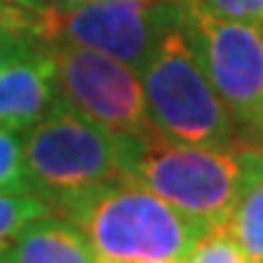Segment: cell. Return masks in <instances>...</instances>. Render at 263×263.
Segmentation results:
<instances>
[{
    "label": "cell",
    "instance_id": "18",
    "mask_svg": "<svg viewBox=\"0 0 263 263\" xmlns=\"http://www.w3.org/2000/svg\"><path fill=\"white\" fill-rule=\"evenodd\" d=\"M151 263H180V260H151Z\"/></svg>",
    "mask_w": 263,
    "mask_h": 263
},
{
    "label": "cell",
    "instance_id": "5",
    "mask_svg": "<svg viewBox=\"0 0 263 263\" xmlns=\"http://www.w3.org/2000/svg\"><path fill=\"white\" fill-rule=\"evenodd\" d=\"M185 0H94L78 6H46L35 35L46 46H73L145 67L164 27L183 14Z\"/></svg>",
    "mask_w": 263,
    "mask_h": 263
},
{
    "label": "cell",
    "instance_id": "2",
    "mask_svg": "<svg viewBox=\"0 0 263 263\" xmlns=\"http://www.w3.org/2000/svg\"><path fill=\"white\" fill-rule=\"evenodd\" d=\"M59 215L86 234L100 263H183L212 231L129 177L91 191Z\"/></svg>",
    "mask_w": 263,
    "mask_h": 263
},
{
    "label": "cell",
    "instance_id": "3",
    "mask_svg": "<svg viewBox=\"0 0 263 263\" xmlns=\"http://www.w3.org/2000/svg\"><path fill=\"white\" fill-rule=\"evenodd\" d=\"M140 81L151 124L161 137L204 148H231L245 142L229 107L201 70L185 32V8L159 35L145 67L140 70Z\"/></svg>",
    "mask_w": 263,
    "mask_h": 263
},
{
    "label": "cell",
    "instance_id": "8",
    "mask_svg": "<svg viewBox=\"0 0 263 263\" xmlns=\"http://www.w3.org/2000/svg\"><path fill=\"white\" fill-rule=\"evenodd\" d=\"M57 105H62L57 67L46 43L0 73V129L30 132Z\"/></svg>",
    "mask_w": 263,
    "mask_h": 263
},
{
    "label": "cell",
    "instance_id": "11",
    "mask_svg": "<svg viewBox=\"0 0 263 263\" xmlns=\"http://www.w3.org/2000/svg\"><path fill=\"white\" fill-rule=\"evenodd\" d=\"M51 215L49 201L32 191H8L0 194V253L38 218Z\"/></svg>",
    "mask_w": 263,
    "mask_h": 263
},
{
    "label": "cell",
    "instance_id": "7",
    "mask_svg": "<svg viewBox=\"0 0 263 263\" xmlns=\"http://www.w3.org/2000/svg\"><path fill=\"white\" fill-rule=\"evenodd\" d=\"M49 49L62 105L124 137H148L156 132L137 70L97 51L73 46Z\"/></svg>",
    "mask_w": 263,
    "mask_h": 263
},
{
    "label": "cell",
    "instance_id": "10",
    "mask_svg": "<svg viewBox=\"0 0 263 263\" xmlns=\"http://www.w3.org/2000/svg\"><path fill=\"white\" fill-rule=\"evenodd\" d=\"M226 231L236 239L250 260L263 263V177L239 199Z\"/></svg>",
    "mask_w": 263,
    "mask_h": 263
},
{
    "label": "cell",
    "instance_id": "6",
    "mask_svg": "<svg viewBox=\"0 0 263 263\" xmlns=\"http://www.w3.org/2000/svg\"><path fill=\"white\" fill-rule=\"evenodd\" d=\"M185 32L242 140L263 148V25L212 16L185 0Z\"/></svg>",
    "mask_w": 263,
    "mask_h": 263
},
{
    "label": "cell",
    "instance_id": "17",
    "mask_svg": "<svg viewBox=\"0 0 263 263\" xmlns=\"http://www.w3.org/2000/svg\"><path fill=\"white\" fill-rule=\"evenodd\" d=\"M78 3H94V0H54V6H78Z\"/></svg>",
    "mask_w": 263,
    "mask_h": 263
},
{
    "label": "cell",
    "instance_id": "9",
    "mask_svg": "<svg viewBox=\"0 0 263 263\" xmlns=\"http://www.w3.org/2000/svg\"><path fill=\"white\" fill-rule=\"evenodd\" d=\"M0 263H100V258L76 223L46 215L0 253Z\"/></svg>",
    "mask_w": 263,
    "mask_h": 263
},
{
    "label": "cell",
    "instance_id": "15",
    "mask_svg": "<svg viewBox=\"0 0 263 263\" xmlns=\"http://www.w3.org/2000/svg\"><path fill=\"white\" fill-rule=\"evenodd\" d=\"M188 3L199 11H207L212 16H220V19L263 25V0H188Z\"/></svg>",
    "mask_w": 263,
    "mask_h": 263
},
{
    "label": "cell",
    "instance_id": "16",
    "mask_svg": "<svg viewBox=\"0 0 263 263\" xmlns=\"http://www.w3.org/2000/svg\"><path fill=\"white\" fill-rule=\"evenodd\" d=\"M46 8V0H0V11H30L41 14Z\"/></svg>",
    "mask_w": 263,
    "mask_h": 263
},
{
    "label": "cell",
    "instance_id": "12",
    "mask_svg": "<svg viewBox=\"0 0 263 263\" xmlns=\"http://www.w3.org/2000/svg\"><path fill=\"white\" fill-rule=\"evenodd\" d=\"M35 19L38 14L30 11H0V73L43 43L35 35Z\"/></svg>",
    "mask_w": 263,
    "mask_h": 263
},
{
    "label": "cell",
    "instance_id": "4",
    "mask_svg": "<svg viewBox=\"0 0 263 263\" xmlns=\"http://www.w3.org/2000/svg\"><path fill=\"white\" fill-rule=\"evenodd\" d=\"M27 185L49 207L62 212L124 175L126 137L57 105L22 140Z\"/></svg>",
    "mask_w": 263,
    "mask_h": 263
},
{
    "label": "cell",
    "instance_id": "14",
    "mask_svg": "<svg viewBox=\"0 0 263 263\" xmlns=\"http://www.w3.org/2000/svg\"><path fill=\"white\" fill-rule=\"evenodd\" d=\"M8 191H30V185L22 140L16 137V132L0 129V194Z\"/></svg>",
    "mask_w": 263,
    "mask_h": 263
},
{
    "label": "cell",
    "instance_id": "13",
    "mask_svg": "<svg viewBox=\"0 0 263 263\" xmlns=\"http://www.w3.org/2000/svg\"><path fill=\"white\" fill-rule=\"evenodd\" d=\"M183 263H253L245 250L236 245V239L223 229H212L199 239V245L191 250Z\"/></svg>",
    "mask_w": 263,
    "mask_h": 263
},
{
    "label": "cell",
    "instance_id": "1",
    "mask_svg": "<svg viewBox=\"0 0 263 263\" xmlns=\"http://www.w3.org/2000/svg\"><path fill=\"white\" fill-rule=\"evenodd\" d=\"M124 175L210 229H223L239 199L263 177V148H204L153 132L126 137Z\"/></svg>",
    "mask_w": 263,
    "mask_h": 263
}]
</instances>
